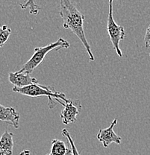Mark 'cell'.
<instances>
[{
  "label": "cell",
  "mask_w": 150,
  "mask_h": 155,
  "mask_svg": "<svg viewBox=\"0 0 150 155\" xmlns=\"http://www.w3.org/2000/svg\"><path fill=\"white\" fill-rule=\"evenodd\" d=\"M117 124V119H114L111 123L110 126L105 129H100L98 132L96 138L105 148H108L112 143L117 145L121 144V137L114 132V128Z\"/></svg>",
  "instance_id": "6"
},
{
  "label": "cell",
  "mask_w": 150,
  "mask_h": 155,
  "mask_svg": "<svg viewBox=\"0 0 150 155\" xmlns=\"http://www.w3.org/2000/svg\"><path fill=\"white\" fill-rule=\"evenodd\" d=\"M20 155H31V151L28 149L23 150L20 152Z\"/></svg>",
  "instance_id": "15"
},
{
  "label": "cell",
  "mask_w": 150,
  "mask_h": 155,
  "mask_svg": "<svg viewBox=\"0 0 150 155\" xmlns=\"http://www.w3.org/2000/svg\"><path fill=\"white\" fill-rule=\"evenodd\" d=\"M11 34V29L8 25H0V48L7 43Z\"/></svg>",
  "instance_id": "11"
},
{
  "label": "cell",
  "mask_w": 150,
  "mask_h": 155,
  "mask_svg": "<svg viewBox=\"0 0 150 155\" xmlns=\"http://www.w3.org/2000/svg\"><path fill=\"white\" fill-rule=\"evenodd\" d=\"M114 0H108V16L107 31L114 49L119 57H122V52L120 48V43L125 36V28L121 25H118L114 21L113 16Z\"/></svg>",
  "instance_id": "4"
},
{
  "label": "cell",
  "mask_w": 150,
  "mask_h": 155,
  "mask_svg": "<svg viewBox=\"0 0 150 155\" xmlns=\"http://www.w3.org/2000/svg\"><path fill=\"white\" fill-rule=\"evenodd\" d=\"M21 8L25 10L29 8V13L32 15H38L40 8L35 2V0H27L23 4H20Z\"/></svg>",
  "instance_id": "12"
},
{
  "label": "cell",
  "mask_w": 150,
  "mask_h": 155,
  "mask_svg": "<svg viewBox=\"0 0 150 155\" xmlns=\"http://www.w3.org/2000/svg\"><path fill=\"white\" fill-rule=\"evenodd\" d=\"M46 155H72V148H69L65 142L58 139L52 141L51 151Z\"/></svg>",
  "instance_id": "10"
},
{
  "label": "cell",
  "mask_w": 150,
  "mask_h": 155,
  "mask_svg": "<svg viewBox=\"0 0 150 155\" xmlns=\"http://www.w3.org/2000/svg\"><path fill=\"white\" fill-rule=\"evenodd\" d=\"M64 108L61 112V119L63 124L67 125L75 123L77 121V116L79 115L82 106L78 100H69L66 101Z\"/></svg>",
  "instance_id": "5"
},
{
  "label": "cell",
  "mask_w": 150,
  "mask_h": 155,
  "mask_svg": "<svg viewBox=\"0 0 150 155\" xmlns=\"http://www.w3.org/2000/svg\"><path fill=\"white\" fill-rule=\"evenodd\" d=\"M14 134L5 130L0 137V155H12L14 148Z\"/></svg>",
  "instance_id": "9"
},
{
  "label": "cell",
  "mask_w": 150,
  "mask_h": 155,
  "mask_svg": "<svg viewBox=\"0 0 150 155\" xmlns=\"http://www.w3.org/2000/svg\"><path fill=\"white\" fill-rule=\"evenodd\" d=\"M8 80L14 87H23L38 84V81L35 78L31 77L30 74L20 72V71L15 72H10L8 75Z\"/></svg>",
  "instance_id": "8"
},
{
  "label": "cell",
  "mask_w": 150,
  "mask_h": 155,
  "mask_svg": "<svg viewBox=\"0 0 150 155\" xmlns=\"http://www.w3.org/2000/svg\"><path fill=\"white\" fill-rule=\"evenodd\" d=\"M12 90L14 93H20V94L29 97L46 96L49 99L48 105H49V109H53L56 106L58 99L62 100L64 102L70 100L66 97L64 93L57 91L53 87L50 86H43L39 84H33L23 87H14Z\"/></svg>",
  "instance_id": "2"
},
{
  "label": "cell",
  "mask_w": 150,
  "mask_h": 155,
  "mask_svg": "<svg viewBox=\"0 0 150 155\" xmlns=\"http://www.w3.org/2000/svg\"><path fill=\"white\" fill-rule=\"evenodd\" d=\"M20 114L12 107H5L0 104V121L12 125L14 128L20 127Z\"/></svg>",
  "instance_id": "7"
},
{
  "label": "cell",
  "mask_w": 150,
  "mask_h": 155,
  "mask_svg": "<svg viewBox=\"0 0 150 155\" xmlns=\"http://www.w3.org/2000/svg\"><path fill=\"white\" fill-rule=\"evenodd\" d=\"M60 16L63 19V26L66 29H70L79 39L88 52L90 61H94V55L84 30L85 15L76 8L70 0H60Z\"/></svg>",
  "instance_id": "1"
},
{
  "label": "cell",
  "mask_w": 150,
  "mask_h": 155,
  "mask_svg": "<svg viewBox=\"0 0 150 155\" xmlns=\"http://www.w3.org/2000/svg\"><path fill=\"white\" fill-rule=\"evenodd\" d=\"M144 44L146 48H150V25L148 26L144 36ZM150 56V53H149Z\"/></svg>",
  "instance_id": "14"
},
{
  "label": "cell",
  "mask_w": 150,
  "mask_h": 155,
  "mask_svg": "<svg viewBox=\"0 0 150 155\" xmlns=\"http://www.w3.org/2000/svg\"><path fill=\"white\" fill-rule=\"evenodd\" d=\"M62 135L64 136V137H65V138L69 141V143H70L71 148H72V155H80L79 153H78V149H77L76 146H75V143H74V140H72V137H71L69 130L66 128L63 129Z\"/></svg>",
  "instance_id": "13"
},
{
  "label": "cell",
  "mask_w": 150,
  "mask_h": 155,
  "mask_svg": "<svg viewBox=\"0 0 150 155\" xmlns=\"http://www.w3.org/2000/svg\"><path fill=\"white\" fill-rule=\"evenodd\" d=\"M70 46V43L63 38H59L55 42L50 43L43 47H37L35 48V52L33 55L25 63L20 69V72H25L27 74H32L33 71L43 62L46 54L52 50H58L62 48H68Z\"/></svg>",
  "instance_id": "3"
}]
</instances>
